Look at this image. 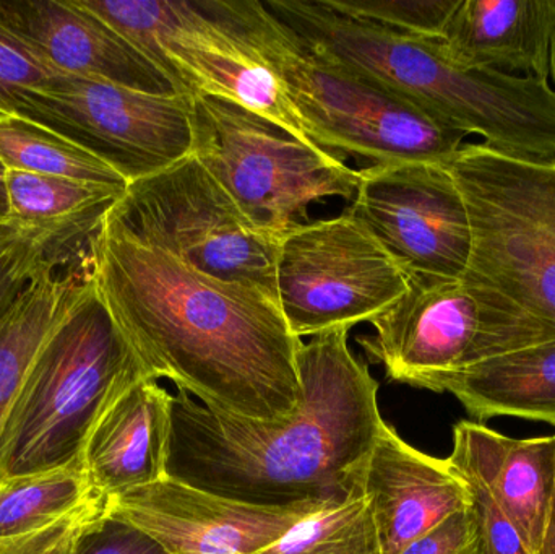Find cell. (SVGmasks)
Listing matches in <instances>:
<instances>
[{
  "label": "cell",
  "instance_id": "9a60e30c",
  "mask_svg": "<svg viewBox=\"0 0 555 554\" xmlns=\"http://www.w3.org/2000/svg\"><path fill=\"white\" fill-rule=\"evenodd\" d=\"M91 280V254L61 266L0 234V433L52 332Z\"/></svg>",
  "mask_w": 555,
  "mask_h": 554
},
{
  "label": "cell",
  "instance_id": "277c9868",
  "mask_svg": "<svg viewBox=\"0 0 555 554\" xmlns=\"http://www.w3.org/2000/svg\"><path fill=\"white\" fill-rule=\"evenodd\" d=\"M152 379L94 285L39 351L0 433V480L83 464L103 413Z\"/></svg>",
  "mask_w": 555,
  "mask_h": 554
},
{
  "label": "cell",
  "instance_id": "5b68a950",
  "mask_svg": "<svg viewBox=\"0 0 555 554\" xmlns=\"http://www.w3.org/2000/svg\"><path fill=\"white\" fill-rule=\"evenodd\" d=\"M465 197L473 247L463 280L507 299L555 342V163L465 145L446 163Z\"/></svg>",
  "mask_w": 555,
  "mask_h": 554
},
{
  "label": "cell",
  "instance_id": "d6986e66",
  "mask_svg": "<svg viewBox=\"0 0 555 554\" xmlns=\"http://www.w3.org/2000/svg\"><path fill=\"white\" fill-rule=\"evenodd\" d=\"M171 402L156 381L143 379L103 413L81 459L98 494L117 497L169 478Z\"/></svg>",
  "mask_w": 555,
  "mask_h": 554
},
{
  "label": "cell",
  "instance_id": "4316f807",
  "mask_svg": "<svg viewBox=\"0 0 555 554\" xmlns=\"http://www.w3.org/2000/svg\"><path fill=\"white\" fill-rule=\"evenodd\" d=\"M472 493V506L478 520L482 554H530L507 514L492 494L475 478L460 474Z\"/></svg>",
  "mask_w": 555,
  "mask_h": 554
},
{
  "label": "cell",
  "instance_id": "8fae6325",
  "mask_svg": "<svg viewBox=\"0 0 555 554\" xmlns=\"http://www.w3.org/2000/svg\"><path fill=\"white\" fill-rule=\"evenodd\" d=\"M191 113V94L162 96L57 75L26 91L15 114L87 150L132 184L192 155Z\"/></svg>",
  "mask_w": 555,
  "mask_h": 554
},
{
  "label": "cell",
  "instance_id": "5bb4252c",
  "mask_svg": "<svg viewBox=\"0 0 555 554\" xmlns=\"http://www.w3.org/2000/svg\"><path fill=\"white\" fill-rule=\"evenodd\" d=\"M0 22L55 74L162 96L188 94L80 0H0Z\"/></svg>",
  "mask_w": 555,
  "mask_h": 554
},
{
  "label": "cell",
  "instance_id": "d4e9b609",
  "mask_svg": "<svg viewBox=\"0 0 555 554\" xmlns=\"http://www.w3.org/2000/svg\"><path fill=\"white\" fill-rule=\"evenodd\" d=\"M348 18L426 39H440L460 0H322Z\"/></svg>",
  "mask_w": 555,
  "mask_h": 554
},
{
  "label": "cell",
  "instance_id": "44dd1931",
  "mask_svg": "<svg viewBox=\"0 0 555 554\" xmlns=\"http://www.w3.org/2000/svg\"><path fill=\"white\" fill-rule=\"evenodd\" d=\"M443 392L475 418L517 416L555 426V342L472 364L443 381Z\"/></svg>",
  "mask_w": 555,
  "mask_h": 554
},
{
  "label": "cell",
  "instance_id": "52a82bcc",
  "mask_svg": "<svg viewBox=\"0 0 555 554\" xmlns=\"http://www.w3.org/2000/svg\"><path fill=\"white\" fill-rule=\"evenodd\" d=\"M358 337L388 379L440 394L443 381L498 355L543 344L540 332L492 289L446 276L411 275L406 293Z\"/></svg>",
  "mask_w": 555,
  "mask_h": 554
},
{
  "label": "cell",
  "instance_id": "ac0fdd59",
  "mask_svg": "<svg viewBox=\"0 0 555 554\" xmlns=\"http://www.w3.org/2000/svg\"><path fill=\"white\" fill-rule=\"evenodd\" d=\"M443 54L469 67L555 80V0H460Z\"/></svg>",
  "mask_w": 555,
  "mask_h": 554
},
{
  "label": "cell",
  "instance_id": "30bf717a",
  "mask_svg": "<svg viewBox=\"0 0 555 554\" xmlns=\"http://www.w3.org/2000/svg\"><path fill=\"white\" fill-rule=\"evenodd\" d=\"M408 285L403 267L349 210L300 224L278 249V302L300 340L374 321Z\"/></svg>",
  "mask_w": 555,
  "mask_h": 554
},
{
  "label": "cell",
  "instance_id": "1f68e13d",
  "mask_svg": "<svg viewBox=\"0 0 555 554\" xmlns=\"http://www.w3.org/2000/svg\"><path fill=\"white\" fill-rule=\"evenodd\" d=\"M7 168L0 162V227L9 217V191H7Z\"/></svg>",
  "mask_w": 555,
  "mask_h": 554
},
{
  "label": "cell",
  "instance_id": "7a4b0ae2",
  "mask_svg": "<svg viewBox=\"0 0 555 554\" xmlns=\"http://www.w3.org/2000/svg\"><path fill=\"white\" fill-rule=\"evenodd\" d=\"M348 331L302 342L293 416L231 418L178 390L171 402L168 477L256 506H338L361 493L365 461L384 420L378 383L349 350Z\"/></svg>",
  "mask_w": 555,
  "mask_h": 554
},
{
  "label": "cell",
  "instance_id": "f1b7e54d",
  "mask_svg": "<svg viewBox=\"0 0 555 554\" xmlns=\"http://www.w3.org/2000/svg\"><path fill=\"white\" fill-rule=\"evenodd\" d=\"M398 554H482L473 506L447 517Z\"/></svg>",
  "mask_w": 555,
  "mask_h": 554
},
{
  "label": "cell",
  "instance_id": "7402d4cb",
  "mask_svg": "<svg viewBox=\"0 0 555 554\" xmlns=\"http://www.w3.org/2000/svg\"><path fill=\"white\" fill-rule=\"evenodd\" d=\"M98 494L83 464L0 480V543L49 529Z\"/></svg>",
  "mask_w": 555,
  "mask_h": 554
},
{
  "label": "cell",
  "instance_id": "83f0119b",
  "mask_svg": "<svg viewBox=\"0 0 555 554\" xmlns=\"http://www.w3.org/2000/svg\"><path fill=\"white\" fill-rule=\"evenodd\" d=\"M75 554H169L142 530L103 516L85 530Z\"/></svg>",
  "mask_w": 555,
  "mask_h": 554
},
{
  "label": "cell",
  "instance_id": "e0dca14e",
  "mask_svg": "<svg viewBox=\"0 0 555 554\" xmlns=\"http://www.w3.org/2000/svg\"><path fill=\"white\" fill-rule=\"evenodd\" d=\"M447 461L492 494L528 553H537L555 497V435L514 439L481 423L460 422Z\"/></svg>",
  "mask_w": 555,
  "mask_h": 554
},
{
  "label": "cell",
  "instance_id": "9c48e42d",
  "mask_svg": "<svg viewBox=\"0 0 555 554\" xmlns=\"http://www.w3.org/2000/svg\"><path fill=\"white\" fill-rule=\"evenodd\" d=\"M191 96L233 101L300 142L310 140L272 68L202 2L80 0Z\"/></svg>",
  "mask_w": 555,
  "mask_h": 554
},
{
  "label": "cell",
  "instance_id": "2e32d148",
  "mask_svg": "<svg viewBox=\"0 0 555 554\" xmlns=\"http://www.w3.org/2000/svg\"><path fill=\"white\" fill-rule=\"evenodd\" d=\"M361 493L382 554H398L459 511L472 506L468 485L447 459L404 442L384 423L365 461Z\"/></svg>",
  "mask_w": 555,
  "mask_h": 554
},
{
  "label": "cell",
  "instance_id": "7c38bea8",
  "mask_svg": "<svg viewBox=\"0 0 555 554\" xmlns=\"http://www.w3.org/2000/svg\"><path fill=\"white\" fill-rule=\"evenodd\" d=\"M348 210L408 275L463 279L472 257L468 207L440 163L374 165L359 171Z\"/></svg>",
  "mask_w": 555,
  "mask_h": 554
},
{
  "label": "cell",
  "instance_id": "6da1fadb",
  "mask_svg": "<svg viewBox=\"0 0 555 554\" xmlns=\"http://www.w3.org/2000/svg\"><path fill=\"white\" fill-rule=\"evenodd\" d=\"M91 276L153 381H172L231 418L294 415L302 340L273 296L211 279L107 220L91 243Z\"/></svg>",
  "mask_w": 555,
  "mask_h": 554
},
{
  "label": "cell",
  "instance_id": "3957f363",
  "mask_svg": "<svg viewBox=\"0 0 555 554\" xmlns=\"http://www.w3.org/2000/svg\"><path fill=\"white\" fill-rule=\"evenodd\" d=\"M202 5L272 68L310 140L339 158L374 165H446L468 133L304 42L257 0Z\"/></svg>",
  "mask_w": 555,
  "mask_h": 554
},
{
  "label": "cell",
  "instance_id": "603a6c76",
  "mask_svg": "<svg viewBox=\"0 0 555 554\" xmlns=\"http://www.w3.org/2000/svg\"><path fill=\"white\" fill-rule=\"evenodd\" d=\"M0 162L7 171L129 188L119 172L87 150L16 114H0Z\"/></svg>",
  "mask_w": 555,
  "mask_h": 554
},
{
  "label": "cell",
  "instance_id": "8992f818",
  "mask_svg": "<svg viewBox=\"0 0 555 554\" xmlns=\"http://www.w3.org/2000/svg\"><path fill=\"white\" fill-rule=\"evenodd\" d=\"M191 104L192 155L263 236L281 243L309 223L310 205L354 198L359 171L335 153L233 101L197 94Z\"/></svg>",
  "mask_w": 555,
  "mask_h": 554
},
{
  "label": "cell",
  "instance_id": "ba28073f",
  "mask_svg": "<svg viewBox=\"0 0 555 554\" xmlns=\"http://www.w3.org/2000/svg\"><path fill=\"white\" fill-rule=\"evenodd\" d=\"M106 220L192 269L278 299L280 243L260 234L195 158L132 182Z\"/></svg>",
  "mask_w": 555,
  "mask_h": 554
},
{
  "label": "cell",
  "instance_id": "4fadbf2b",
  "mask_svg": "<svg viewBox=\"0 0 555 554\" xmlns=\"http://www.w3.org/2000/svg\"><path fill=\"white\" fill-rule=\"evenodd\" d=\"M325 507L332 506H256L166 478L107 498L106 516L142 530L169 554H257Z\"/></svg>",
  "mask_w": 555,
  "mask_h": 554
},
{
  "label": "cell",
  "instance_id": "4dcf8cb0",
  "mask_svg": "<svg viewBox=\"0 0 555 554\" xmlns=\"http://www.w3.org/2000/svg\"><path fill=\"white\" fill-rule=\"evenodd\" d=\"M534 554H555V497L550 520H547L546 532L541 540L540 549Z\"/></svg>",
  "mask_w": 555,
  "mask_h": 554
},
{
  "label": "cell",
  "instance_id": "484cf974",
  "mask_svg": "<svg viewBox=\"0 0 555 554\" xmlns=\"http://www.w3.org/2000/svg\"><path fill=\"white\" fill-rule=\"evenodd\" d=\"M0 22V114H15L26 91L57 77Z\"/></svg>",
  "mask_w": 555,
  "mask_h": 554
},
{
  "label": "cell",
  "instance_id": "cb8c5ba5",
  "mask_svg": "<svg viewBox=\"0 0 555 554\" xmlns=\"http://www.w3.org/2000/svg\"><path fill=\"white\" fill-rule=\"evenodd\" d=\"M257 554H382L371 507L362 493L325 507Z\"/></svg>",
  "mask_w": 555,
  "mask_h": 554
},
{
  "label": "cell",
  "instance_id": "f546056e",
  "mask_svg": "<svg viewBox=\"0 0 555 554\" xmlns=\"http://www.w3.org/2000/svg\"><path fill=\"white\" fill-rule=\"evenodd\" d=\"M106 516V514H101V516L93 517V519L87 520V523L81 524V526H78L77 529L74 530V532L68 533L67 537H65L64 540H62L61 543H59L57 546H55L52 552H49L48 554H75V549H77L78 540H80V537L83 536L85 530L88 529V527L93 526L94 523H96L98 519H101V517Z\"/></svg>",
  "mask_w": 555,
  "mask_h": 554
},
{
  "label": "cell",
  "instance_id": "ffe728a7",
  "mask_svg": "<svg viewBox=\"0 0 555 554\" xmlns=\"http://www.w3.org/2000/svg\"><path fill=\"white\" fill-rule=\"evenodd\" d=\"M7 191L9 217L0 234L68 266L90 256L94 236L127 188L9 171Z\"/></svg>",
  "mask_w": 555,
  "mask_h": 554
}]
</instances>
